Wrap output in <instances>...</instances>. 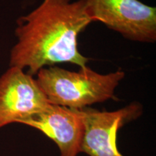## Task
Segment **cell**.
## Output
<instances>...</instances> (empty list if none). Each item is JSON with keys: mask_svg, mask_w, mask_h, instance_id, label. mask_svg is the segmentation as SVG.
Segmentation results:
<instances>
[{"mask_svg": "<svg viewBox=\"0 0 156 156\" xmlns=\"http://www.w3.org/2000/svg\"><path fill=\"white\" fill-rule=\"evenodd\" d=\"M92 22L87 0H44L17 20L9 67L27 68L33 76L58 63L85 67L89 58L79 51L77 38Z\"/></svg>", "mask_w": 156, "mask_h": 156, "instance_id": "cell-1", "label": "cell"}, {"mask_svg": "<svg viewBox=\"0 0 156 156\" xmlns=\"http://www.w3.org/2000/svg\"><path fill=\"white\" fill-rule=\"evenodd\" d=\"M36 75L37 83L50 103L75 109L116 99L115 90L125 77L122 70L100 74L87 66L78 72L51 66Z\"/></svg>", "mask_w": 156, "mask_h": 156, "instance_id": "cell-2", "label": "cell"}, {"mask_svg": "<svg viewBox=\"0 0 156 156\" xmlns=\"http://www.w3.org/2000/svg\"><path fill=\"white\" fill-rule=\"evenodd\" d=\"M92 21L106 27L133 41H156V8L139 0H87Z\"/></svg>", "mask_w": 156, "mask_h": 156, "instance_id": "cell-3", "label": "cell"}, {"mask_svg": "<svg viewBox=\"0 0 156 156\" xmlns=\"http://www.w3.org/2000/svg\"><path fill=\"white\" fill-rule=\"evenodd\" d=\"M50 104L33 75L9 67L0 77V129L20 123Z\"/></svg>", "mask_w": 156, "mask_h": 156, "instance_id": "cell-4", "label": "cell"}, {"mask_svg": "<svg viewBox=\"0 0 156 156\" xmlns=\"http://www.w3.org/2000/svg\"><path fill=\"white\" fill-rule=\"evenodd\" d=\"M80 110L85 124L81 153L88 156H124L117 148V133L142 116L141 103L133 102L114 112H100L88 107Z\"/></svg>", "mask_w": 156, "mask_h": 156, "instance_id": "cell-5", "label": "cell"}, {"mask_svg": "<svg viewBox=\"0 0 156 156\" xmlns=\"http://www.w3.org/2000/svg\"><path fill=\"white\" fill-rule=\"evenodd\" d=\"M20 124L36 129L53 140L60 156H77L81 153L85 124L80 109L50 103Z\"/></svg>", "mask_w": 156, "mask_h": 156, "instance_id": "cell-6", "label": "cell"}]
</instances>
